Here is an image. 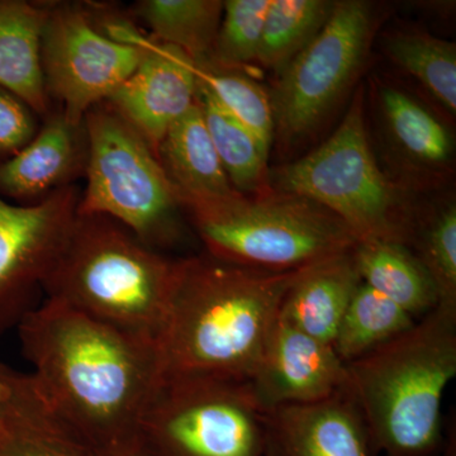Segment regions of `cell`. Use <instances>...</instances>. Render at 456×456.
<instances>
[{"instance_id":"cell-1","label":"cell","mask_w":456,"mask_h":456,"mask_svg":"<svg viewBox=\"0 0 456 456\" xmlns=\"http://www.w3.org/2000/svg\"><path fill=\"white\" fill-rule=\"evenodd\" d=\"M18 335L38 393L90 449L137 437L160 382L155 342L53 299L29 311Z\"/></svg>"},{"instance_id":"cell-2","label":"cell","mask_w":456,"mask_h":456,"mask_svg":"<svg viewBox=\"0 0 456 456\" xmlns=\"http://www.w3.org/2000/svg\"><path fill=\"white\" fill-rule=\"evenodd\" d=\"M269 272L209 256L180 259L158 347L161 380L248 383L302 270Z\"/></svg>"},{"instance_id":"cell-3","label":"cell","mask_w":456,"mask_h":456,"mask_svg":"<svg viewBox=\"0 0 456 456\" xmlns=\"http://www.w3.org/2000/svg\"><path fill=\"white\" fill-rule=\"evenodd\" d=\"M346 373L375 454L436 455L444 395L456 375V311L436 305L403 334L347 362Z\"/></svg>"},{"instance_id":"cell-4","label":"cell","mask_w":456,"mask_h":456,"mask_svg":"<svg viewBox=\"0 0 456 456\" xmlns=\"http://www.w3.org/2000/svg\"><path fill=\"white\" fill-rule=\"evenodd\" d=\"M179 264L112 218L77 215L42 290L47 299L156 344Z\"/></svg>"},{"instance_id":"cell-5","label":"cell","mask_w":456,"mask_h":456,"mask_svg":"<svg viewBox=\"0 0 456 456\" xmlns=\"http://www.w3.org/2000/svg\"><path fill=\"white\" fill-rule=\"evenodd\" d=\"M185 211L215 259L269 272L312 265L353 250L358 239L322 206L272 189L197 204Z\"/></svg>"},{"instance_id":"cell-6","label":"cell","mask_w":456,"mask_h":456,"mask_svg":"<svg viewBox=\"0 0 456 456\" xmlns=\"http://www.w3.org/2000/svg\"><path fill=\"white\" fill-rule=\"evenodd\" d=\"M270 187L320 204L340 218L358 241L406 244L410 236L397 189L378 167L369 142L362 88L356 90L340 126L322 145L270 171Z\"/></svg>"},{"instance_id":"cell-7","label":"cell","mask_w":456,"mask_h":456,"mask_svg":"<svg viewBox=\"0 0 456 456\" xmlns=\"http://www.w3.org/2000/svg\"><path fill=\"white\" fill-rule=\"evenodd\" d=\"M86 187L77 215L119 222L150 248L175 242L182 208L158 154L106 102L84 118Z\"/></svg>"},{"instance_id":"cell-8","label":"cell","mask_w":456,"mask_h":456,"mask_svg":"<svg viewBox=\"0 0 456 456\" xmlns=\"http://www.w3.org/2000/svg\"><path fill=\"white\" fill-rule=\"evenodd\" d=\"M137 439L151 456H264L265 412L248 383L161 380Z\"/></svg>"},{"instance_id":"cell-9","label":"cell","mask_w":456,"mask_h":456,"mask_svg":"<svg viewBox=\"0 0 456 456\" xmlns=\"http://www.w3.org/2000/svg\"><path fill=\"white\" fill-rule=\"evenodd\" d=\"M375 29L373 7L336 2L325 27L279 74L270 94L275 134L290 145L310 136L356 82Z\"/></svg>"},{"instance_id":"cell-10","label":"cell","mask_w":456,"mask_h":456,"mask_svg":"<svg viewBox=\"0 0 456 456\" xmlns=\"http://www.w3.org/2000/svg\"><path fill=\"white\" fill-rule=\"evenodd\" d=\"M41 60L47 95L69 122L83 125L86 113L134 73L141 50L99 31L84 7L51 3Z\"/></svg>"},{"instance_id":"cell-11","label":"cell","mask_w":456,"mask_h":456,"mask_svg":"<svg viewBox=\"0 0 456 456\" xmlns=\"http://www.w3.org/2000/svg\"><path fill=\"white\" fill-rule=\"evenodd\" d=\"M80 194L73 184L33 204L0 197V335L35 308L77 220Z\"/></svg>"},{"instance_id":"cell-12","label":"cell","mask_w":456,"mask_h":456,"mask_svg":"<svg viewBox=\"0 0 456 456\" xmlns=\"http://www.w3.org/2000/svg\"><path fill=\"white\" fill-rule=\"evenodd\" d=\"M103 32L141 50L139 65L106 103L158 154L171 126L196 104V62L176 47L145 36L125 18H110Z\"/></svg>"},{"instance_id":"cell-13","label":"cell","mask_w":456,"mask_h":456,"mask_svg":"<svg viewBox=\"0 0 456 456\" xmlns=\"http://www.w3.org/2000/svg\"><path fill=\"white\" fill-rule=\"evenodd\" d=\"M248 386L265 413L279 407L312 403L346 391V364L332 345L305 334L279 316Z\"/></svg>"},{"instance_id":"cell-14","label":"cell","mask_w":456,"mask_h":456,"mask_svg":"<svg viewBox=\"0 0 456 456\" xmlns=\"http://www.w3.org/2000/svg\"><path fill=\"white\" fill-rule=\"evenodd\" d=\"M264 456H375L349 391L265 413Z\"/></svg>"},{"instance_id":"cell-15","label":"cell","mask_w":456,"mask_h":456,"mask_svg":"<svg viewBox=\"0 0 456 456\" xmlns=\"http://www.w3.org/2000/svg\"><path fill=\"white\" fill-rule=\"evenodd\" d=\"M88 139L83 125L61 112L50 113L44 127L13 158L0 161V197L28 204L73 185L86 173Z\"/></svg>"},{"instance_id":"cell-16","label":"cell","mask_w":456,"mask_h":456,"mask_svg":"<svg viewBox=\"0 0 456 456\" xmlns=\"http://www.w3.org/2000/svg\"><path fill=\"white\" fill-rule=\"evenodd\" d=\"M8 387L0 456H92V449L45 402L31 378L0 364Z\"/></svg>"},{"instance_id":"cell-17","label":"cell","mask_w":456,"mask_h":456,"mask_svg":"<svg viewBox=\"0 0 456 456\" xmlns=\"http://www.w3.org/2000/svg\"><path fill=\"white\" fill-rule=\"evenodd\" d=\"M158 158L182 208L239 193L222 167L198 102L171 126L159 146Z\"/></svg>"},{"instance_id":"cell-18","label":"cell","mask_w":456,"mask_h":456,"mask_svg":"<svg viewBox=\"0 0 456 456\" xmlns=\"http://www.w3.org/2000/svg\"><path fill=\"white\" fill-rule=\"evenodd\" d=\"M360 283L353 250L318 261L305 266L288 290L281 316L305 334L332 345Z\"/></svg>"},{"instance_id":"cell-19","label":"cell","mask_w":456,"mask_h":456,"mask_svg":"<svg viewBox=\"0 0 456 456\" xmlns=\"http://www.w3.org/2000/svg\"><path fill=\"white\" fill-rule=\"evenodd\" d=\"M50 4L0 0V88L9 90L38 116L50 114L42 71V35Z\"/></svg>"},{"instance_id":"cell-20","label":"cell","mask_w":456,"mask_h":456,"mask_svg":"<svg viewBox=\"0 0 456 456\" xmlns=\"http://www.w3.org/2000/svg\"><path fill=\"white\" fill-rule=\"evenodd\" d=\"M353 256L360 281L413 317L425 316L437 305V294L425 266L403 242L359 241Z\"/></svg>"},{"instance_id":"cell-21","label":"cell","mask_w":456,"mask_h":456,"mask_svg":"<svg viewBox=\"0 0 456 456\" xmlns=\"http://www.w3.org/2000/svg\"><path fill=\"white\" fill-rule=\"evenodd\" d=\"M134 14L150 37L176 47L197 65L207 66L224 16L221 0H141Z\"/></svg>"},{"instance_id":"cell-22","label":"cell","mask_w":456,"mask_h":456,"mask_svg":"<svg viewBox=\"0 0 456 456\" xmlns=\"http://www.w3.org/2000/svg\"><path fill=\"white\" fill-rule=\"evenodd\" d=\"M197 102L213 146L233 189L244 196H259L272 191L269 150L228 113L208 90L200 86Z\"/></svg>"},{"instance_id":"cell-23","label":"cell","mask_w":456,"mask_h":456,"mask_svg":"<svg viewBox=\"0 0 456 456\" xmlns=\"http://www.w3.org/2000/svg\"><path fill=\"white\" fill-rule=\"evenodd\" d=\"M380 106L393 142L421 167L450 163L454 143L448 128L417 99L395 86L380 89Z\"/></svg>"},{"instance_id":"cell-24","label":"cell","mask_w":456,"mask_h":456,"mask_svg":"<svg viewBox=\"0 0 456 456\" xmlns=\"http://www.w3.org/2000/svg\"><path fill=\"white\" fill-rule=\"evenodd\" d=\"M415 322L412 314L362 281L342 316L332 346L347 364L403 334Z\"/></svg>"},{"instance_id":"cell-25","label":"cell","mask_w":456,"mask_h":456,"mask_svg":"<svg viewBox=\"0 0 456 456\" xmlns=\"http://www.w3.org/2000/svg\"><path fill=\"white\" fill-rule=\"evenodd\" d=\"M335 3L329 0H272L256 62L281 74L325 27Z\"/></svg>"},{"instance_id":"cell-26","label":"cell","mask_w":456,"mask_h":456,"mask_svg":"<svg viewBox=\"0 0 456 456\" xmlns=\"http://www.w3.org/2000/svg\"><path fill=\"white\" fill-rule=\"evenodd\" d=\"M392 61L448 110L456 112V47L454 42L425 32L393 33L387 40Z\"/></svg>"},{"instance_id":"cell-27","label":"cell","mask_w":456,"mask_h":456,"mask_svg":"<svg viewBox=\"0 0 456 456\" xmlns=\"http://www.w3.org/2000/svg\"><path fill=\"white\" fill-rule=\"evenodd\" d=\"M198 86L208 90L228 113L260 141L272 147L275 136L274 112L270 94L250 75L196 64Z\"/></svg>"},{"instance_id":"cell-28","label":"cell","mask_w":456,"mask_h":456,"mask_svg":"<svg viewBox=\"0 0 456 456\" xmlns=\"http://www.w3.org/2000/svg\"><path fill=\"white\" fill-rule=\"evenodd\" d=\"M270 3L272 0L224 2V16L207 66L239 70L256 61Z\"/></svg>"},{"instance_id":"cell-29","label":"cell","mask_w":456,"mask_h":456,"mask_svg":"<svg viewBox=\"0 0 456 456\" xmlns=\"http://www.w3.org/2000/svg\"><path fill=\"white\" fill-rule=\"evenodd\" d=\"M415 254L430 275L437 305L456 311V208H441L426 222Z\"/></svg>"},{"instance_id":"cell-30","label":"cell","mask_w":456,"mask_h":456,"mask_svg":"<svg viewBox=\"0 0 456 456\" xmlns=\"http://www.w3.org/2000/svg\"><path fill=\"white\" fill-rule=\"evenodd\" d=\"M36 113L22 99L0 88V161L13 158L37 134Z\"/></svg>"},{"instance_id":"cell-31","label":"cell","mask_w":456,"mask_h":456,"mask_svg":"<svg viewBox=\"0 0 456 456\" xmlns=\"http://www.w3.org/2000/svg\"><path fill=\"white\" fill-rule=\"evenodd\" d=\"M92 456H151L137 437L103 449H92Z\"/></svg>"},{"instance_id":"cell-32","label":"cell","mask_w":456,"mask_h":456,"mask_svg":"<svg viewBox=\"0 0 456 456\" xmlns=\"http://www.w3.org/2000/svg\"><path fill=\"white\" fill-rule=\"evenodd\" d=\"M8 397V387L5 380L3 379L2 374H0V428L3 425V415H4L5 402Z\"/></svg>"}]
</instances>
